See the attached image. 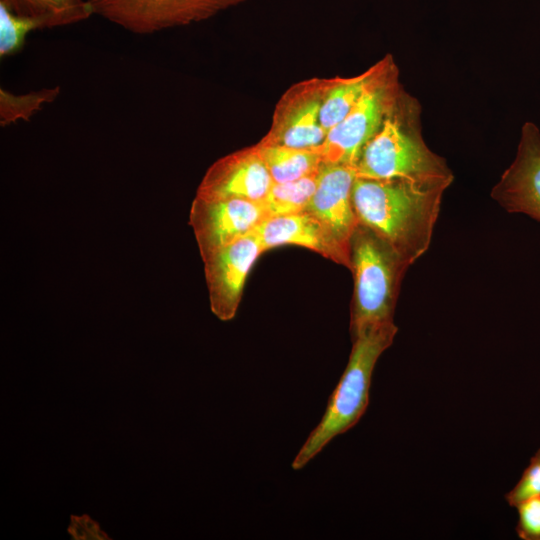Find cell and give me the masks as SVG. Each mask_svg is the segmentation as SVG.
Masks as SVG:
<instances>
[{
	"instance_id": "cell-1",
	"label": "cell",
	"mask_w": 540,
	"mask_h": 540,
	"mask_svg": "<svg viewBox=\"0 0 540 540\" xmlns=\"http://www.w3.org/2000/svg\"><path fill=\"white\" fill-rule=\"evenodd\" d=\"M447 188L405 178L356 177L352 204L358 222L388 242L411 265L430 246Z\"/></svg>"
},
{
	"instance_id": "cell-2",
	"label": "cell",
	"mask_w": 540,
	"mask_h": 540,
	"mask_svg": "<svg viewBox=\"0 0 540 540\" xmlns=\"http://www.w3.org/2000/svg\"><path fill=\"white\" fill-rule=\"evenodd\" d=\"M421 106L404 90L378 132L363 148L356 177L405 178L449 187L454 176L445 160L426 145L420 123Z\"/></svg>"
},
{
	"instance_id": "cell-3",
	"label": "cell",
	"mask_w": 540,
	"mask_h": 540,
	"mask_svg": "<svg viewBox=\"0 0 540 540\" xmlns=\"http://www.w3.org/2000/svg\"><path fill=\"white\" fill-rule=\"evenodd\" d=\"M397 331L392 321L367 327L352 337L347 366L329 398L320 423L293 460V469H302L334 437L343 434L360 420L369 403L375 364L392 344Z\"/></svg>"
},
{
	"instance_id": "cell-4",
	"label": "cell",
	"mask_w": 540,
	"mask_h": 540,
	"mask_svg": "<svg viewBox=\"0 0 540 540\" xmlns=\"http://www.w3.org/2000/svg\"><path fill=\"white\" fill-rule=\"evenodd\" d=\"M410 264L384 239L358 223L350 240L354 278L351 337L361 330L393 321L402 278Z\"/></svg>"
},
{
	"instance_id": "cell-5",
	"label": "cell",
	"mask_w": 540,
	"mask_h": 540,
	"mask_svg": "<svg viewBox=\"0 0 540 540\" xmlns=\"http://www.w3.org/2000/svg\"><path fill=\"white\" fill-rule=\"evenodd\" d=\"M381 61L378 74L357 104L315 148L324 164L355 168L363 148L378 132L399 99L403 89L398 68L391 55Z\"/></svg>"
},
{
	"instance_id": "cell-6",
	"label": "cell",
	"mask_w": 540,
	"mask_h": 540,
	"mask_svg": "<svg viewBox=\"0 0 540 540\" xmlns=\"http://www.w3.org/2000/svg\"><path fill=\"white\" fill-rule=\"evenodd\" d=\"M93 15L139 35L207 20L246 0H87Z\"/></svg>"
},
{
	"instance_id": "cell-7",
	"label": "cell",
	"mask_w": 540,
	"mask_h": 540,
	"mask_svg": "<svg viewBox=\"0 0 540 540\" xmlns=\"http://www.w3.org/2000/svg\"><path fill=\"white\" fill-rule=\"evenodd\" d=\"M329 79L312 78L292 85L278 101L271 127L260 145L315 149L327 132L320 110Z\"/></svg>"
},
{
	"instance_id": "cell-8",
	"label": "cell",
	"mask_w": 540,
	"mask_h": 540,
	"mask_svg": "<svg viewBox=\"0 0 540 540\" xmlns=\"http://www.w3.org/2000/svg\"><path fill=\"white\" fill-rule=\"evenodd\" d=\"M262 253V244L254 230L202 256L210 308L220 320L234 318L248 273Z\"/></svg>"
},
{
	"instance_id": "cell-9",
	"label": "cell",
	"mask_w": 540,
	"mask_h": 540,
	"mask_svg": "<svg viewBox=\"0 0 540 540\" xmlns=\"http://www.w3.org/2000/svg\"><path fill=\"white\" fill-rule=\"evenodd\" d=\"M268 218L263 202L195 196L189 215L201 257L253 232Z\"/></svg>"
},
{
	"instance_id": "cell-10",
	"label": "cell",
	"mask_w": 540,
	"mask_h": 540,
	"mask_svg": "<svg viewBox=\"0 0 540 540\" xmlns=\"http://www.w3.org/2000/svg\"><path fill=\"white\" fill-rule=\"evenodd\" d=\"M273 179L256 145L215 161L206 171L196 196L204 199L240 198L263 202Z\"/></svg>"
},
{
	"instance_id": "cell-11",
	"label": "cell",
	"mask_w": 540,
	"mask_h": 540,
	"mask_svg": "<svg viewBox=\"0 0 540 540\" xmlns=\"http://www.w3.org/2000/svg\"><path fill=\"white\" fill-rule=\"evenodd\" d=\"M491 195L508 212L540 222V130L534 123L523 125L516 156Z\"/></svg>"
},
{
	"instance_id": "cell-12",
	"label": "cell",
	"mask_w": 540,
	"mask_h": 540,
	"mask_svg": "<svg viewBox=\"0 0 540 540\" xmlns=\"http://www.w3.org/2000/svg\"><path fill=\"white\" fill-rule=\"evenodd\" d=\"M355 168L322 164L315 192L304 211L318 218L350 250V240L358 225L352 204Z\"/></svg>"
},
{
	"instance_id": "cell-13",
	"label": "cell",
	"mask_w": 540,
	"mask_h": 540,
	"mask_svg": "<svg viewBox=\"0 0 540 540\" xmlns=\"http://www.w3.org/2000/svg\"><path fill=\"white\" fill-rule=\"evenodd\" d=\"M255 231L264 252L282 245L301 246L350 268V250L318 218L306 211L267 218Z\"/></svg>"
},
{
	"instance_id": "cell-14",
	"label": "cell",
	"mask_w": 540,
	"mask_h": 540,
	"mask_svg": "<svg viewBox=\"0 0 540 540\" xmlns=\"http://www.w3.org/2000/svg\"><path fill=\"white\" fill-rule=\"evenodd\" d=\"M0 4L37 22L41 29L69 26L93 15L87 0H0Z\"/></svg>"
},
{
	"instance_id": "cell-15",
	"label": "cell",
	"mask_w": 540,
	"mask_h": 540,
	"mask_svg": "<svg viewBox=\"0 0 540 540\" xmlns=\"http://www.w3.org/2000/svg\"><path fill=\"white\" fill-rule=\"evenodd\" d=\"M381 65L380 60L359 75L329 79L320 110V122L326 132L338 124L357 104L378 74Z\"/></svg>"
},
{
	"instance_id": "cell-16",
	"label": "cell",
	"mask_w": 540,
	"mask_h": 540,
	"mask_svg": "<svg viewBox=\"0 0 540 540\" xmlns=\"http://www.w3.org/2000/svg\"><path fill=\"white\" fill-rule=\"evenodd\" d=\"M274 183L294 181L318 171L323 164L316 149L256 144Z\"/></svg>"
},
{
	"instance_id": "cell-17",
	"label": "cell",
	"mask_w": 540,
	"mask_h": 540,
	"mask_svg": "<svg viewBox=\"0 0 540 540\" xmlns=\"http://www.w3.org/2000/svg\"><path fill=\"white\" fill-rule=\"evenodd\" d=\"M319 170L294 181L273 183L263 201L268 218L304 211L315 192Z\"/></svg>"
},
{
	"instance_id": "cell-18",
	"label": "cell",
	"mask_w": 540,
	"mask_h": 540,
	"mask_svg": "<svg viewBox=\"0 0 540 540\" xmlns=\"http://www.w3.org/2000/svg\"><path fill=\"white\" fill-rule=\"evenodd\" d=\"M60 94V87L43 88L26 94H14L0 89V124L8 126L18 120L29 121L44 104L50 103Z\"/></svg>"
},
{
	"instance_id": "cell-19",
	"label": "cell",
	"mask_w": 540,
	"mask_h": 540,
	"mask_svg": "<svg viewBox=\"0 0 540 540\" xmlns=\"http://www.w3.org/2000/svg\"><path fill=\"white\" fill-rule=\"evenodd\" d=\"M37 29H41L37 22L18 16L0 4V57L20 52L28 34Z\"/></svg>"
},
{
	"instance_id": "cell-20",
	"label": "cell",
	"mask_w": 540,
	"mask_h": 540,
	"mask_svg": "<svg viewBox=\"0 0 540 540\" xmlns=\"http://www.w3.org/2000/svg\"><path fill=\"white\" fill-rule=\"evenodd\" d=\"M540 495V448L531 457L517 484L505 494L507 503L516 507L520 502Z\"/></svg>"
},
{
	"instance_id": "cell-21",
	"label": "cell",
	"mask_w": 540,
	"mask_h": 540,
	"mask_svg": "<svg viewBox=\"0 0 540 540\" xmlns=\"http://www.w3.org/2000/svg\"><path fill=\"white\" fill-rule=\"evenodd\" d=\"M516 533L523 540H540V495L530 497L517 506Z\"/></svg>"
},
{
	"instance_id": "cell-22",
	"label": "cell",
	"mask_w": 540,
	"mask_h": 540,
	"mask_svg": "<svg viewBox=\"0 0 540 540\" xmlns=\"http://www.w3.org/2000/svg\"><path fill=\"white\" fill-rule=\"evenodd\" d=\"M71 523L67 528L72 539L75 540H110L111 538L101 530L99 524L88 515H71Z\"/></svg>"
}]
</instances>
